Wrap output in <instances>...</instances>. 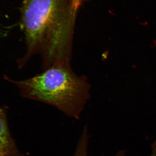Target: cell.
Returning <instances> with one entry per match:
<instances>
[{"label": "cell", "instance_id": "obj_1", "mask_svg": "<svg viewBox=\"0 0 156 156\" xmlns=\"http://www.w3.org/2000/svg\"><path fill=\"white\" fill-rule=\"evenodd\" d=\"M76 16L72 0H24V60L40 55L43 70L54 65H70Z\"/></svg>", "mask_w": 156, "mask_h": 156}, {"label": "cell", "instance_id": "obj_4", "mask_svg": "<svg viewBox=\"0 0 156 156\" xmlns=\"http://www.w3.org/2000/svg\"><path fill=\"white\" fill-rule=\"evenodd\" d=\"M89 138L88 128L86 126L78 142L73 156H88ZM123 154L124 153L121 151L115 156H123Z\"/></svg>", "mask_w": 156, "mask_h": 156}, {"label": "cell", "instance_id": "obj_6", "mask_svg": "<svg viewBox=\"0 0 156 156\" xmlns=\"http://www.w3.org/2000/svg\"><path fill=\"white\" fill-rule=\"evenodd\" d=\"M150 156H156V143H154L152 146V151Z\"/></svg>", "mask_w": 156, "mask_h": 156}, {"label": "cell", "instance_id": "obj_3", "mask_svg": "<svg viewBox=\"0 0 156 156\" xmlns=\"http://www.w3.org/2000/svg\"><path fill=\"white\" fill-rule=\"evenodd\" d=\"M0 156H23L11 133L5 112L0 108Z\"/></svg>", "mask_w": 156, "mask_h": 156}, {"label": "cell", "instance_id": "obj_5", "mask_svg": "<svg viewBox=\"0 0 156 156\" xmlns=\"http://www.w3.org/2000/svg\"><path fill=\"white\" fill-rule=\"evenodd\" d=\"M82 0H72V7L74 12L76 14L78 9L80 7Z\"/></svg>", "mask_w": 156, "mask_h": 156}, {"label": "cell", "instance_id": "obj_2", "mask_svg": "<svg viewBox=\"0 0 156 156\" xmlns=\"http://www.w3.org/2000/svg\"><path fill=\"white\" fill-rule=\"evenodd\" d=\"M27 80L17 82L25 97L51 105L64 114L80 119L90 96L87 77L70 65H55Z\"/></svg>", "mask_w": 156, "mask_h": 156}]
</instances>
